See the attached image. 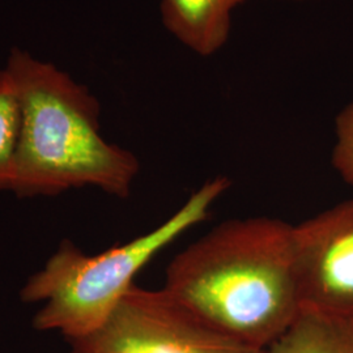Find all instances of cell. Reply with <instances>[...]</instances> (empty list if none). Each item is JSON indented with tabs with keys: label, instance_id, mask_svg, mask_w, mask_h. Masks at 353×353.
Returning a JSON list of instances; mask_svg holds the SVG:
<instances>
[{
	"label": "cell",
	"instance_id": "3",
	"mask_svg": "<svg viewBox=\"0 0 353 353\" xmlns=\"http://www.w3.org/2000/svg\"><path fill=\"white\" fill-rule=\"evenodd\" d=\"M230 185L227 176L208 179L163 224L96 255H87L74 242L62 241L45 267L28 279L20 292L24 303H45L33 318V327L61 332L67 341L99 330L134 285L140 271L165 248L204 221Z\"/></svg>",
	"mask_w": 353,
	"mask_h": 353
},
{
	"label": "cell",
	"instance_id": "2",
	"mask_svg": "<svg viewBox=\"0 0 353 353\" xmlns=\"http://www.w3.org/2000/svg\"><path fill=\"white\" fill-rule=\"evenodd\" d=\"M23 108L13 192L52 196L96 188L126 199L139 174L132 152L103 139L100 102L85 85L30 52L12 49L6 65Z\"/></svg>",
	"mask_w": 353,
	"mask_h": 353
},
{
	"label": "cell",
	"instance_id": "8",
	"mask_svg": "<svg viewBox=\"0 0 353 353\" xmlns=\"http://www.w3.org/2000/svg\"><path fill=\"white\" fill-rule=\"evenodd\" d=\"M23 132V108L12 76L0 70V191H12Z\"/></svg>",
	"mask_w": 353,
	"mask_h": 353
},
{
	"label": "cell",
	"instance_id": "4",
	"mask_svg": "<svg viewBox=\"0 0 353 353\" xmlns=\"http://www.w3.org/2000/svg\"><path fill=\"white\" fill-rule=\"evenodd\" d=\"M68 343L70 353H265L210 327L164 290L135 284L101 327Z\"/></svg>",
	"mask_w": 353,
	"mask_h": 353
},
{
	"label": "cell",
	"instance_id": "9",
	"mask_svg": "<svg viewBox=\"0 0 353 353\" xmlns=\"http://www.w3.org/2000/svg\"><path fill=\"white\" fill-rule=\"evenodd\" d=\"M331 163L341 179L353 186V99L335 118V144Z\"/></svg>",
	"mask_w": 353,
	"mask_h": 353
},
{
	"label": "cell",
	"instance_id": "6",
	"mask_svg": "<svg viewBox=\"0 0 353 353\" xmlns=\"http://www.w3.org/2000/svg\"><path fill=\"white\" fill-rule=\"evenodd\" d=\"M246 0H161L166 30L201 57H211L227 43L232 16Z\"/></svg>",
	"mask_w": 353,
	"mask_h": 353
},
{
	"label": "cell",
	"instance_id": "10",
	"mask_svg": "<svg viewBox=\"0 0 353 353\" xmlns=\"http://www.w3.org/2000/svg\"><path fill=\"white\" fill-rule=\"evenodd\" d=\"M290 1H306V0H290Z\"/></svg>",
	"mask_w": 353,
	"mask_h": 353
},
{
	"label": "cell",
	"instance_id": "5",
	"mask_svg": "<svg viewBox=\"0 0 353 353\" xmlns=\"http://www.w3.org/2000/svg\"><path fill=\"white\" fill-rule=\"evenodd\" d=\"M303 309L353 318V199L293 225Z\"/></svg>",
	"mask_w": 353,
	"mask_h": 353
},
{
	"label": "cell",
	"instance_id": "7",
	"mask_svg": "<svg viewBox=\"0 0 353 353\" xmlns=\"http://www.w3.org/2000/svg\"><path fill=\"white\" fill-rule=\"evenodd\" d=\"M265 353H353V318L303 309Z\"/></svg>",
	"mask_w": 353,
	"mask_h": 353
},
{
	"label": "cell",
	"instance_id": "1",
	"mask_svg": "<svg viewBox=\"0 0 353 353\" xmlns=\"http://www.w3.org/2000/svg\"><path fill=\"white\" fill-rule=\"evenodd\" d=\"M163 290L210 327L265 350L303 310L293 225L228 220L174 256Z\"/></svg>",
	"mask_w": 353,
	"mask_h": 353
}]
</instances>
